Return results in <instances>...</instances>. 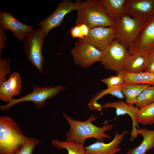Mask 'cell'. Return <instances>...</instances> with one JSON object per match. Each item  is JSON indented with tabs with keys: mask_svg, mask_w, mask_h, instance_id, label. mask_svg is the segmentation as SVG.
Returning <instances> with one entry per match:
<instances>
[{
	"mask_svg": "<svg viewBox=\"0 0 154 154\" xmlns=\"http://www.w3.org/2000/svg\"><path fill=\"white\" fill-rule=\"evenodd\" d=\"M62 113L70 127L66 133V140L74 141L84 144L85 140L89 138H94L104 142V139L111 138L106 132L111 130L113 125L106 123L102 127H99L92 123L97 118L94 115H92L85 121H81L74 119L64 112Z\"/></svg>",
	"mask_w": 154,
	"mask_h": 154,
	"instance_id": "cell-1",
	"label": "cell"
},
{
	"mask_svg": "<svg viewBox=\"0 0 154 154\" xmlns=\"http://www.w3.org/2000/svg\"><path fill=\"white\" fill-rule=\"evenodd\" d=\"M28 138L12 118L0 116V154H15Z\"/></svg>",
	"mask_w": 154,
	"mask_h": 154,
	"instance_id": "cell-2",
	"label": "cell"
},
{
	"mask_svg": "<svg viewBox=\"0 0 154 154\" xmlns=\"http://www.w3.org/2000/svg\"><path fill=\"white\" fill-rule=\"evenodd\" d=\"M76 25L83 24L90 29L97 27H114L115 23L107 15L100 0L82 1L77 10Z\"/></svg>",
	"mask_w": 154,
	"mask_h": 154,
	"instance_id": "cell-3",
	"label": "cell"
},
{
	"mask_svg": "<svg viewBox=\"0 0 154 154\" xmlns=\"http://www.w3.org/2000/svg\"><path fill=\"white\" fill-rule=\"evenodd\" d=\"M46 37L40 27L33 29L22 40L27 58L40 74L43 73L42 65L44 60L42 54V47Z\"/></svg>",
	"mask_w": 154,
	"mask_h": 154,
	"instance_id": "cell-4",
	"label": "cell"
},
{
	"mask_svg": "<svg viewBox=\"0 0 154 154\" xmlns=\"http://www.w3.org/2000/svg\"><path fill=\"white\" fill-rule=\"evenodd\" d=\"M130 54L125 46L115 39L102 52L101 64L105 69L117 72L123 70Z\"/></svg>",
	"mask_w": 154,
	"mask_h": 154,
	"instance_id": "cell-5",
	"label": "cell"
},
{
	"mask_svg": "<svg viewBox=\"0 0 154 154\" xmlns=\"http://www.w3.org/2000/svg\"><path fill=\"white\" fill-rule=\"evenodd\" d=\"M65 88L62 85L52 87L36 86L31 93L19 98L13 99L8 104L0 106V109L6 111L17 104L27 101L32 102L37 108L40 109L45 105L46 100L52 98Z\"/></svg>",
	"mask_w": 154,
	"mask_h": 154,
	"instance_id": "cell-6",
	"label": "cell"
},
{
	"mask_svg": "<svg viewBox=\"0 0 154 154\" xmlns=\"http://www.w3.org/2000/svg\"><path fill=\"white\" fill-rule=\"evenodd\" d=\"M128 50L130 54L145 56L154 52V14L143 24Z\"/></svg>",
	"mask_w": 154,
	"mask_h": 154,
	"instance_id": "cell-7",
	"label": "cell"
},
{
	"mask_svg": "<svg viewBox=\"0 0 154 154\" xmlns=\"http://www.w3.org/2000/svg\"><path fill=\"white\" fill-rule=\"evenodd\" d=\"M140 21L124 13L115 22V39L128 50L136 38L143 24Z\"/></svg>",
	"mask_w": 154,
	"mask_h": 154,
	"instance_id": "cell-8",
	"label": "cell"
},
{
	"mask_svg": "<svg viewBox=\"0 0 154 154\" xmlns=\"http://www.w3.org/2000/svg\"><path fill=\"white\" fill-rule=\"evenodd\" d=\"M82 1L78 0L74 3L69 0H63L58 4L56 9L51 15L37 25L42 27L46 37L51 30L61 25L66 14L79 8Z\"/></svg>",
	"mask_w": 154,
	"mask_h": 154,
	"instance_id": "cell-9",
	"label": "cell"
},
{
	"mask_svg": "<svg viewBox=\"0 0 154 154\" xmlns=\"http://www.w3.org/2000/svg\"><path fill=\"white\" fill-rule=\"evenodd\" d=\"M70 53L74 63L82 68H87L101 60L102 52L89 44L76 42Z\"/></svg>",
	"mask_w": 154,
	"mask_h": 154,
	"instance_id": "cell-10",
	"label": "cell"
},
{
	"mask_svg": "<svg viewBox=\"0 0 154 154\" xmlns=\"http://www.w3.org/2000/svg\"><path fill=\"white\" fill-rule=\"evenodd\" d=\"M114 27H97L90 29L88 35L77 41L90 45L103 52L115 39Z\"/></svg>",
	"mask_w": 154,
	"mask_h": 154,
	"instance_id": "cell-11",
	"label": "cell"
},
{
	"mask_svg": "<svg viewBox=\"0 0 154 154\" xmlns=\"http://www.w3.org/2000/svg\"><path fill=\"white\" fill-rule=\"evenodd\" d=\"M124 13L143 23L154 14V0H126Z\"/></svg>",
	"mask_w": 154,
	"mask_h": 154,
	"instance_id": "cell-12",
	"label": "cell"
},
{
	"mask_svg": "<svg viewBox=\"0 0 154 154\" xmlns=\"http://www.w3.org/2000/svg\"><path fill=\"white\" fill-rule=\"evenodd\" d=\"M34 26L25 25L9 12L0 11V29L10 30L18 41L23 40L34 29Z\"/></svg>",
	"mask_w": 154,
	"mask_h": 154,
	"instance_id": "cell-13",
	"label": "cell"
},
{
	"mask_svg": "<svg viewBox=\"0 0 154 154\" xmlns=\"http://www.w3.org/2000/svg\"><path fill=\"white\" fill-rule=\"evenodd\" d=\"M127 131L123 130L121 133L116 132L114 138L108 143L97 141L88 146L84 147L87 154H116L121 149L118 147L122 141Z\"/></svg>",
	"mask_w": 154,
	"mask_h": 154,
	"instance_id": "cell-14",
	"label": "cell"
},
{
	"mask_svg": "<svg viewBox=\"0 0 154 154\" xmlns=\"http://www.w3.org/2000/svg\"><path fill=\"white\" fill-rule=\"evenodd\" d=\"M102 108H115L116 113L117 116L125 114L128 115L130 117L132 121V126L131 133V140H133L137 136L136 132L138 127L136 117L139 110V108L135 107L133 105L129 104L122 101L107 103L102 105Z\"/></svg>",
	"mask_w": 154,
	"mask_h": 154,
	"instance_id": "cell-15",
	"label": "cell"
},
{
	"mask_svg": "<svg viewBox=\"0 0 154 154\" xmlns=\"http://www.w3.org/2000/svg\"><path fill=\"white\" fill-rule=\"evenodd\" d=\"M108 17L115 22L120 19L124 13L126 0H100Z\"/></svg>",
	"mask_w": 154,
	"mask_h": 154,
	"instance_id": "cell-16",
	"label": "cell"
},
{
	"mask_svg": "<svg viewBox=\"0 0 154 154\" xmlns=\"http://www.w3.org/2000/svg\"><path fill=\"white\" fill-rule=\"evenodd\" d=\"M136 134L137 136L141 135L143 139L139 146L131 149V154H145L147 151L154 148V130L137 129Z\"/></svg>",
	"mask_w": 154,
	"mask_h": 154,
	"instance_id": "cell-17",
	"label": "cell"
},
{
	"mask_svg": "<svg viewBox=\"0 0 154 154\" xmlns=\"http://www.w3.org/2000/svg\"><path fill=\"white\" fill-rule=\"evenodd\" d=\"M117 73L123 78L125 81L124 84L139 83L154 86V72H143L130 73L122 70Z\"/></svg>",
	"mask_w": 154,
	"mask_h": 154,
	"instance_id": "cell-18",
	"label": "cell"
},
{
	"mask_svg": "<svg viewBox=\"0 0 154 154\" xmlns=\"http://www.w3.org/2000/svg\"><path fill=\"white\" fill-rule=\"evenodd\" d=\"M150 85L139 83L124 84L118 87L126 98V102L133 105L138 96Z\"/></svg>",
	"mask_w": 154,
	"mask_h": 154,
	"instance_id": "cell-19",
	"label": "cell"
},
{
	"mask_svg": "<svg viewBox=\"0 0 154 154\" xmlns=\"http://www.w3.org/2000/svg\"><path fill=\"white\" fill-rule=\"evenodd\" d=\"M147 61V56L138 54H130L123 70L130 73H136L144 71Z\"/></svg>",
	"mask_w": 154,
	"mask_h": 154,
	"instance_id": "cell-20",
	"label": "cell"
},
{
	"mask_svg": "<svg viewBox=\"0 0 154 154\" xmlns=\"http://www.w3.org/2000/svg\"><path fill=\"white\" fill-rule=\"evenodd\" d=\"M53 146L59 150L66 149L68 154H87L84 144L74 141H60L58 139L51 140Z\"/></svg>",
	"mask_w": 154,
	"mask_h": 154,
	"instance_id": "cell-21",
	"label": "cell"
},
{
	"mask_svg": "<svg viewBox=\"0 0 154 154\" xmlns=\"http://www.w3.org/2000/svg\"><path fill=\"white\" fill-rule=\"evenodd\" d=\"M136 120L137 123L144 125L154 124V102L140 108Z\"/></svg>",
	"mask_w": 154,
	"mask_h": 154,
	"instance_id": "cell-22",
	"label": "cell"
},
{
	"mask_svg": "<svg viewBox=\"0 0 154 154\" xmlns=\"http://www.w3.org/2000/svg\"><path fill=\"white\" fill-rule=\"evenodd\" d=\"M154 102V86H150L145 89L138 96L134 104L141 108Z\"/></svg>",
	"mask_w": 154,
	"mask_h": 154,
	"instance_id": "cell-23",
	"label": "cell"
},
{
	"mask_svg": "<svg viewBox=\"0 0 154 154\" xmlns=\"http://www.w3.org/2000/svg\"><path fill=\"white\" fill-rule=\"evenodd\" d=\"M7 81L13 96L19 94L21 88V78L19 74L16 72L12 73Z\"/></svg>",
	"mask_w": 154,
	"mask_h": 154,
	"instance_id": "cell-24",
	"label": "cell"
},
{
	"mask_svg": "<svg viewBox=\"0 0 154 154\" xmlns=\"http://www.w3.org/2000/svg\"><path fill=\"white\" fill-rule=\"evenodd\" d=\"M40 143L34 137H28L22 147L15 154H32L35 146Z\"/></svg>",
	"mask_w": 154,
	"mask_h": 154,
	"instance_id": "cell-25",
	"label": "cell"
},
{
	"mask_svg": "<svg viewBox=\"0 0 154 154\" xmlns=\"http://www.w3.org/2000/svg\"><path fill=\"white\" fill-rule=\"evenodd\" d=\"M102 81L105 84L108 89L120 86L125 83L123 78L120 75L112 76L102 80Z\"/></svg>",
	"mask_w": 154,
	"mask_h": 154,
	"instance_id": "cell-26",
	"label": "cell"
},
{
	"mask_svg": "<svg viewBox=\"0 0 154 154\" xmlns=\"http://www.w3.org/2000/svg\"><path fill=\"white\" fill-rule=\"evenodd\" d=\"M10 61L9 58L0 56V82L6 81V76L11 72Z\"/></svg>",
	"mask_w": 154,
	"mask_h": 154,
	"instance_id": "cell-27",
	"label": "cell"
},
{
	"mask_svg": "<svg viewBox=\"0 0 154 154\" xmlns=\"http://www.w3.org/2000/svg\"><path fill=\"white\" fill-rule=\"evenodd\" d=\"M13 96L7 80L0 82V99L9 103L13 99Z\"/></svg>",
	"mask_w": 154,
	"mask_h": 154,
	"instance_id": "cell-28",
	"label": "cell"
},
{
	"mask_svg": "<svg viewBox=\"0 0 154 154\" xmlns=\"http://www.w3.org/2000/svg\"><path fill=\"white\" fill-rule=\"evenodd\" d=\"M144 72H154V52L147 56V65Z\"/></svg>",
	"mask_w": 154,
	"mask_h": 154,
	"instance_id": "cell-29",
	"label": "cell"
},
{
	"mask_svg": "<svg viewBox=\"0 0 154 154\" xmlns=\"http://www.w3.org/2000/svg\"><path fill=\"white\" fill-rule=\"evenodd\" d=\"M71 36L72 38H77L79 39L84 38L81 33V31L79 25H76L70 29Z\"/></svg>",
	"mask_w": 154,
	"mask_h": 154,
	"instance_id": "cell-30",
	"label": "cell"
},
{
	"mask_svg": "<svg viewBox=\"0 0 154 154\" xmlns=\"http://www.w3.org/2000/svg\"><path fill=\"white\" fill-rule=\"evenodd\" d=\"M7 37L5 33L4 30L0 29V56H1L2 50L7 46Z\"/></svg>",
	"mask_w": 154,
	"mask_h": 154,
	"instance_id": "cell-31",
	"label": "cell"
},
{
	"mask_svg": "<svg viewBox=\"0 0 154 154\" xmlns=\"http://www.w3.org/2000/svg\"><path fill=\"white\" fill-rule=\"evenodd\" d=\"M78 25H80L81 33L84 38L88 35L90 29L84 24H80Z\"/></svg>",
	"mask_w": 154,
	"mask_h": 154,
	"instance_id": "cell-32",
	"label": "cell"
},
{
	"mask_svg": "<svg viewBox=\"0 0 154 154\" xmlns=\"http://www.w3.org/2000/svg\"><path fill=\"white\" fill-rule=\"evenodd\" d=\"M131 149H130L126 153V154H131Z\"/></svg>",
	"mask_w": 154,
	"mask_h": 154,
	"instance_id": "cell-33",
	"label": "cell"
},
{
	"mask_svg": "<svg viewBox=\"0 0 154 154\" xmlns=\"http://www.w3.org/2000/svg\"></svg>",
	"mask_w": 154,
	"mask_h": 154,
	"instance_id": "cell-34",
	"label": "cell"
}]
</instances>
